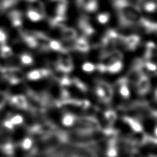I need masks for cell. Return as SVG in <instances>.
Masks as SVG:
<instances>
[{"label": "cell", "instance_id": "obj_1", "mask_svg": "<svg viewBox=\"0 0 157 157\" xmlns=\"http://www.w3.org/2000/svg\"><path fill=\"white\" fill-rule=\"evenodd\" d=\"M141 38L139 35H131L127 37L121 36L119 44H122L126 49L130 51H134L140 44Z\"/></svg>", "mask_w": 157, "mask_h": 157}, {"label": "cell", "instance_id": "obj_2", "mask_svg": "<svg viewBox=\"0 0 157 157\" xmlns=\"http://www.w3.org/2000/svg\"><path fill=\"white\" fill-rule=\"evenodd\" d=\"M73 63L68 55H63L56 64V70L60 73L66 75L73 70Z\"/></svg>", "mask_w": 157, "mask_h": 157}, {"label": "cell", "instance_id": "obj_3", "mask_svg": "<svg viewBox=\"0 0 157 157\" xmlns=\"http://www.w3.org/2000/svg\"><path fill=\"white\" fill-rule=\"evenodd\" d=\"M136 88V92L141 96L147 94L150 92V88H151V84L149 79V77L146 75L145 74L142 75L139 81L135 84Z\"/></svg>", "mask_w": 157, "mask_h": 157}, {"label": "cell", "instance_id": "obj_4", "mask_svg": "<svg viewBox=\"0 0 157 157\" xmlns=\"http://www.w3.org/2000/svg\"><path fill=\"white\" fill-rule=\"evenodd\" d=\"M9 102L13 107L20 110H27L29 109V104L27 101V98L23 95H15L9 99Z\"/></svg>", "mask_w": 157, "mask_h": 157}, {"label": "cell", "instance_id": "obj_5", "mask_svg": "<svg viewBox=\"0 0 157 157\" xmlns=\"http://www.w3.org/2000/svg\"><path fill=\"white\" fill-rule=\"evenodd\" d=\"M129 81L127 78H123L118 80L116 83V86L120 94L124 99H128L130 97V90L129 88Z\"/></svg>", "mask_w": 157, "mask_h": 157}, {"label": "cell", "instance_id": "obj_6", "mask_svg": "<svg viewBox=\"0 0 157 157\" xmlns=\"http://www.w3.org/2000/svg\"><path fill=\"white\" fill-rule=\"evenodd\" d=\"M78 27L84 33V36H85L86 38H88V37L93 35L94 32V29L89 22V20L87 17L83 16L80 18L79 21H78Z\"/></svg>", "mask_w": 157, "mask_h": 157}, {"label": "cell", "instance_id": "obj_7", "mask_svg": "<svg viewBox=\"0 0 157 157\" xmlns=\"http://www.w3.org/2000/svg\"><path fill=\"white\" fill-rule=\"evenodd\" d=\"M52 75V72L49 69H38V70H33L29 72L27 75V78L30 81H38L41 78H48Z\"/></svg>", "mask_w": 157, "mask_h": 157}, {"label": "cell", "instance_id": "obj_8", "mask_svg": "<svg viewBox=\"0 0 157 157\" xmlns=\"http://www.w3.org/2000/svg\"><path fill=\"white\" fill-rule=\"evenodd\" d=\"M123 121L126 124L129 126L134 133H142L144 131V127L140 121L134 117H124Z\"/></svg>", "mask_w": 157, "mask_h": 157}, {"label": "cell", "instance_id": "obj_9", "mask_svg": "<svg viewBox=\"0 0 157 157\" xmlns=\"http://www.w3.org/2000/svg\"><path fill=\"white\" fill-rule=\"evenodd\" d=\"M73 48L74 49L81 53H86L90 49V46L85 36H81L76 38L75 40V43L73 44Z\"/></svg>", "mask_w": 157, "mask_h": 157}, {"label": "cell", "instance_id": "obj_10", "mask_svg": "<svg viewBox=\"0 0 157 157\" xmlns=\"http://www.w3.org/2000/svg\"><path fill=\"white\" fill-rule=\"evenodd\" d=\"M61 36L64 41H73L77 38V32L72 28L63 27Z\"/></svg>", "mask_w": 157, "mask_h": 157}, {"label": "cell", "instance_id": "obj_11", "mask_svg": "<svg viewBox=\"0 0 157 157\" xmlns=\"http://www.w3.org/2000/svg\"><path fill=\"white\" fill-rule=\"evenodd\" d=\"M98 84L101 86V87L104 90V94H105V99H106V104H108L110 102V101L112 100V97H113V90H112V87L108 83L105 82L104 81H98Z\"/></svg>", "mask_w": 157, "mask_h": 157}, {"label": "cell", "instance_id": "obj_12", "mask_svg": "<svg viewBox=\"0 0 157 157\" xmlns=\"http://www.w3.org/2000/svg\"><path fill=\"white\" fill-rule=\"evenodd\" d=\"M77 120H78V117L75 114L70 113V112H66L63 115L61 123H62L64 127H71L76 124Z\"/></svg>", "mask_w": 157, "mask_h": 157}, {"label": "cell", "instance_id": "obj_13", "mask_svg": "<svg viewBox=\"0 0 157 157\" xmlns=\"http://www.w3.org/2000/svg\"><path fill=\"white\" fill-rule=\"evenodd\" d=\"M9 19L12 21V25L15 27H19L22 24V16L20 12L18 11H13L11 12L9 15Z\"/></svg>", "mask_w": 157, "mask_h": 157}, {"label": "cell", "instance_id": "obj_14", "mask_svg": "<svg viewBox=\"0 0 157 157\" xmlns=\"http://www.w3.org/2000/svg\"><path fill=\"white\" fill-rule=\"evenodd\" d=\"M143 10L148 13H153L157 10V2L153 0H146L142 3Z\"/></svg>", "mask_w": 157, "mask_h": 157}, {"label": "cell", "instance_id": "obj_15", "mask_svg": "<svg viewBox=\"0 0 157 157\" xmlns=\"http://www.w3.org/2000/svg\"><path fill=\"white\" fill-rule=\"evenodd\" d=\"M123 68L122 61H118L110 65L107 66V72L110 74H117L121 71Z\"/></svg>", "mask_w": 157, "mask_h": 157}, {"label": "cell", "instance_id": "obj_16", "mask_svg": "<svg viewBox=\"0 0 157 157\" xmlns=\"http://www.w3.org/2000/svg\"><path fill=\"white\" fill-rule=\"evenodd\" d=\"M27 16L31 21H38L40 20L43 19L44 17V15H41V13H39L37 11L34 10V9H30L27 12Z\"/></svg>", "mask_w": 157, "mask_h": 157}, {"label": "cell", "instance_id": "obj_17", "mask_svg": "<svg viewBox=\"0 0 157 157\" xmlns=\"http://www.w3.org/2000/svg\"><path fill=\"white\" fill-rule=\"evenodd\" d=\"M58 6L56 9L57 15H62V16H65L66 11H67V2L66 0H58Z\"/></svg>", "mask_w": 157, "mask_h": 157}, {"label": "cell", "instance_id": "obj_18", "mask_svg": "<svg viewBox=\"0 0 157 157\" xmlns=\"http://www.w3.org/2000/svg\"><path fill=\"white\" fill-rule=\"evenodd\" d=\"M104 117H105L106 121L109 124H113L117 119V113L115 111L112 110H109L104 113Z\"/></svg>", "mask_w": 157, "mask_h": 157}, {"label": "cell", "instance_id": "obj_19", "mask_svg": "<svg viewBox=\"0 0 157 157\" xmlns=\"http://www.w3.org/2000/svg\"><path fill=\"white\" fill-rule=\"evenodd\" d=\"M98 3L97 0H90L86 3L84 9L87 12H94L98 9Z\"/></svg>", "mask_w": 157, "mask_h": 157}, {"label": "cell", "instance_id": "obj_20", "mask_svg": "<svg viewBox=\"0 0 157 157\" xmlns=\"http://www.w3.org/2000/svg\"><path fill=\"white\" fill-rule=\"evenodd\" d=\"M19 59L21 64L26 66L32 65V64H33L34 63L33 58H32L30 55H29V54H26V53L22 54V55H20Z\"/></svg>", "mask_w": 157, "mask_h": 157}, {"label": "cell", "instance_id": "obj_21", "mask_svg": "<svg viewBox=\"0 0 157 157\" xmlns=\"http://www.w3.org/2000/svg\"><path fill=\"white\" fill-rule=\"evenodd\" d=\"M71 84H74L77 88L81 92H86L87 90V87L82 81L78 78H73L71 79Z\"/></svg>", "mask_w": 157, "mask_h": 157}, {"label": "cell", "instance_id": "obj_22", "mask_svg": "<svg viewBox=\"0 0 157 157\" xmlns=\"http://www.w3.org/2000/svg\"><path fill=\"white\" fill-rule=\"evenodd\" d=\"M49 48L52 49L54 51H58V52H61L63 53H64V50L63 48V46L61 44V43H60L59 41H55V40H50V42H49Z\"/></svg>", "mask_w": 157, "mask_h": 157}, {"label": "cell", "instance_id": "obj_23", "mask_svg": "<svg viewBox=\"0 0 157 157\" xmlns=\"http://www.w3.org/2000/svg\"><path fill=\"white\" fill-rule=\"evenodd\" d=\"M13 54L12 49L9 47V46L6 45V44H2L0 48V55L3 58H9L11 57Z\"/></svg>", "mask_w": 157, "mask_h": 157}, {"label": "cell", "instance_id": "obj_24", "mask_svg": "<svg viewBox=\"0 0 157 157\" xmlns=\"http://www.w3.org/2000/svg\"><path fill=\"white\" fill-rule=\"evenodd\" d=\"M97 19H98V22L101 23V24H106V23L108 22L109 19H110V14L108 12H102V13H100L98 15V17H97Z\"/></svg>", "mask_w": 157, "mask_h": 157}, {"label": "cell", "instance_id": "obj_25", "mask_svg": "<svg viewBox=\"0 0 157 157\" xmlns=\"http://www.w3.org/2000/svg\"><path fill=\"white\" fill-rule=\"evenodd\" d=\"M9 120L14 126L21 124L23 123V121H24V119H23V117L21 115H14V116L10 117V118Z\"/></svg>", "mask_w": 157, "mask_h": 157}, {"label": "cell", "instance_id": "obj_26", "mask_svg": "<svg viewBox=\"0 0 157 157\" xmlns=\"http://www.w3.org/2000/svg\"><path fill=\"white\" fill-rule=\"evenodd\" d=\"M82 69L84 71L90 73V72L94 71L95 70V65L90 62H85L82 65Z\"/></svg>", "mask_w": 157, "mask_h": 157}, {"label": "cell", "instance_id": "obj_27", "mask_svg": "<svg viewBox=\"0 0 157 157\" xmlns=\"http://www.w3.org/2000/svg\"><path fill=\"white\" fill-rule=\"evenodd\" d=\"M32 140L30 138H25L21 142V146L24 149H29L32 147Z\"/></svg>", "mask_w": 157, "mask_h": 157}, {"label": "cell", "instance_id": "obj_28", "mask_svg": "<svg viewBox=\"0 0 157 157\" xmlns=\"http://www.w3.org/2000/svg\"><path fill=\"white\" fill-rule=\"evenodd\" d=\"M95 70H98L100 73H105L107 72V65L104 63H101L95 65Z\"/></svg>", "mask_w": 157, "mask_h": 157}, {"label": "cell", "instance_id": "obj_29", "mask_svg": "<svg viewBox=\"0 0 157 157\" xmlns=\"http://www.w3.org/2000/svg\"><path fill=\"white\" fill-rule=\"evenodd\" d=\"M7 40V34L4 30L0 29V44H4Z\"/></svg>", "mask_w": 157, "mask_h": 157}, {"label": "cell", "instance_id": "obj_30", "mask_svg": "<svg viewBox=\"0 0 157 157\" xmlns=\"http://www.w3.org/2000/svg\"><path fill=\"white\" fill-rule=\"evenodd\" d=\"M153 101L157 104V87H156L154 92H153Z\"/></svg>", "mask_w": 157, "mask_h": 157}, {"label": "cell", "instance_id": "obj_31", "mask_svg": "<svg viewBox=\"0 0 157 157\" xmlns=\"http://www.w3.org/2000/svg\"><path fill=\"white\" fill-rule=\"evenodd\" d=\"M153 136L157 138V121L154 125V127H153Z\"/></svg>", "mask_w": 157, "mask_h": 157}, {"label": "cell", "instance_id": "obj_32", "mask_svg": "<svg viewBox=\"0 0 157 157\" xmlns=\"http://www.w3.org/2000/svg\"><path fill=\"white\" fill-rule=\"evenodd\" d=\"M53 1H58V0H53Z\"/></svg>", "mask_w": 157, "mask_h": 157}]
</instances>
